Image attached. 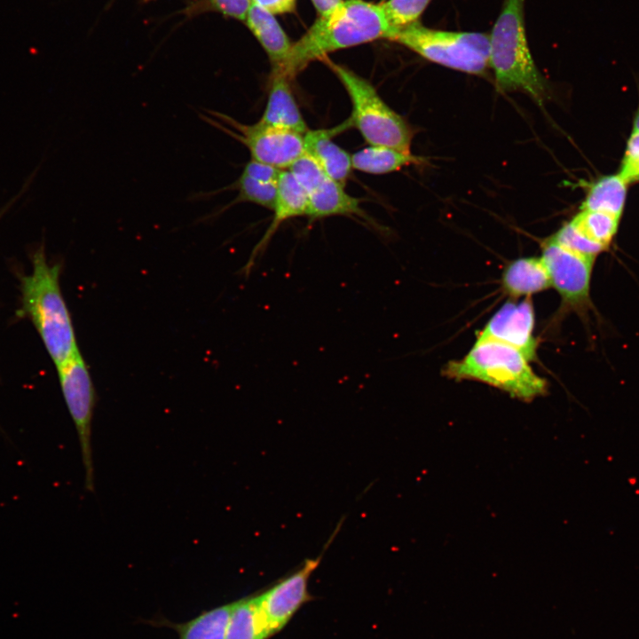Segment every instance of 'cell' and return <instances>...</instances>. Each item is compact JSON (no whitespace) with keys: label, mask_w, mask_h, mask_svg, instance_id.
Returning <instances> with one entry per match:
<instances>
[{"label":"cell","mask_w":639,"mask_h":639,"mask_svg":"<svg viewBox=\"0 0 639 639\" xmlns=\"http://www.w3.org/2000/svg\"><path fill=\"white\" fill-rule=\"evenodd\" d=\"M534 310L531 297L509 301L489 320L477 340H494L518 350L529 361L536 359Z\"/></svg>","instance_id":"cell-11"},{"label":"cell","mask_w":639,"mask_h":639,"mask_svg":"<svg viewBox=\"0 0 639 639\" xmlns=\"http://www.w3.org/2000/svg\"><path fill=\"white\" fill-rule=\"evenodd\" d=\"M350 120L330 129L309 130L304 135L305 153L310 154L324 172L343 186L346 184L351 170V155L336 145L334 136L351 128Z\"/></svg>","instance_id":"cell-13"},{"label":"cell","mask_w":639,"mask_h":639,"mask_svg":"<svg viewBox=\"0 0 639 639\" xmlns=\"http://www.w3.org/2000/svg\"><path fill=\"white\" fill-rule=\"evenodd\" d=\"M232 186L238 191L233 203L250 202L272 210L278 182L265 181L241 173Z\"/></svg>","instance_id":"cell-23"},{"label":"cell","mask_w":639,"mask_h":639,"mask_svg":"<svg viewBox=\"0 0 639 639\" xmlns=\"http://www.w3.org/2000/svg\"><path fill=\"white\" fill-rule=\"evenodd\" d=\"M236 601L203 611L194 619L172 627L178 639H225L227 627Z\"/></svg>","instance_id":"cell-20"},{"label":"cell","mask_w":639,"mask_h":639,"mask_svg":"<svg viewBox=\"0 0 639 639\" xmlns=\"http://www.w3.org/2000/svg\"><path fill=\"white\" fill-rule=\"evenodd\" d=\"M633 130H639V106L634 115Z\"/></svg>","instance_id":"cell-31"},{"label":"cell","mask_w":639,"mask_h":639,"mask_svg":"<svg viewBox=\"0 0 639 639\" xmlns=\"http://www.w3.org/2000/svg\"><path fill=\"white\" fill-rule=\"evenodd\" d=\"M443 374L455 380H475L530 401L544 395L547 382L536 375L517 349L494 340H477L460 360L448 362Z\"/></svg>","instance_id":"cell-3"},{"label":"cell","mask_w":639,"mask_h":639,"mask_svg":"<svg viewBox=\"0 0 639 639\" xmlns=\"http://www.w3.org/2000/svg\"><path fill=\"white\" fill-rule=\"evenodd\" d=\"M320 16H325L337 7L343 0H312Z\"/></svg>","instance_id":"cell-29"},{"label":"cell","mask_w":639,"mask_h":639,"mask_svg":"<svg viewBox=\"0 0 639 639\" xmlns=\"http://www.w3.org/2000/svg\"><path fill=\"white\" fill-rule=\"evenodd\" d=\"M540 257L551 286L560 295L561 312H574L584 322L588 321L589 312H595L590 286L596 258L571 250L552 238L544 243Z\"/></svg>","instance_id":"cell-8"},{"label":"cell","mask_w":639,"mask_h":639,"mask_svg":"<svg viewBox=\"0 0 639 639\" xmlns=\"http://www.w3.org/2000/svg\"><path fill=\"white\" fill-rule=\"evenodd\" d=\"M268 633L255 596L237 600L231 614L225 639H267Z\"/></svg>","instance_id":"cell-21"},{"label":"cell","mask_w":639,"mask_h":639,"mask_svg":"<svg viewBox=\"0 0 639 639\" xmlns=\"http://www.w3.org/2000/svg\"><path fill=\"white\" fill-rule=\"evenodd\" d=\"M351 102L349 120L371 146L411 153L412 130L380 97L374 85L347 67L327 61Z\"/></svg>","instance_id":"cell-5"},{"label":"cell","mask_w":639,"mask_h":639,"mask_svg":"<svg viewBox=\"0 0 639 639\" xmlns=\"http://www.w3.org/2000/svg\"><path fill=\"white\" fill-rule=\"evenodd\" d=\"M430 1L387 0L379 4L394 35L397 30L417 22Z\"/></svg>","instance_id":"cell-24"},{"label":"cell","mask_w":639,"mask_h":639,"mask_svg":"<svg viewBox=\"0 0 639 639\" xmlns=\"http://www.w3.org/2000/svg\"><path fill=\"white\" fill-rule=\"evenodd\" d=\"M627 185L619 173L598 178L589 186L580 209L603 211L621 217Z\"/></svg>","instance_id":"cell-19"},{"label":"cell","mask_w":639,"mask_h":639,"mask_svg":"<svg viewBox=\"0 0 639 639\" xmlns=\"http://www.w3.org/2000/svg\"><path fill=\"white\" fill-rule=\"evenodd\" d=\"M393 35L379 4L365 0L343 1L331 12L320 18L296 43L281 72L292 79L310 62L329 52L368 43Z\"/></svg>","instance_id":"cell-1"},{"label":"cell","mask_w":639,"mask_h":639,"mask_svg":"<svg viewBox=\"0 0 639 639\" xmlns=\"http://www.w3.org/2000/svg\"><path fill=\"white\" fill-rule=\"evenodd\" d=\"M253 3L273 15L293 12L296 6V0H253Z\"/></svg>","instance_id":"cell-28"},{"label":"cell","mask_w":639,"mask_h":639,"mask_svg":"<svg viewBox=\"0 0 639 639\" xmlns=\"http://www.w3.org/2000/svg\"><path fill=\"white\" fill-rule=\"evenodd\" d=\"M422 159L384 146H371L351 154L352 168L369 174H386L410 164H420Z\"/></svg>","instance_id":"cell-18"},{"label":"cell","mask_w":639,"mask_h":639,"mask_svg":"<svg viewBox=\"0 0 639 639\" xmlns=\"http://www.w3.org/2000/svg\"><path fill=\"white\" fill-rule=\"evenodd\" d=\"M392 41L446 67L482 75L489 67V36L426 28L418 22L395 32Z\"/></svg>","instance_id":"cell-6"},{"label":"cell","mask_w":639,"mask_h":639,"mask_svg":"<svg viewBox=\"0 0 639 639\" xmlns=\"http://www.w3.org/2000/svg\"><path fill=\"white\" fill-rule=\"evenodd\" d=\"M22 192H23V191H21V193H19L17 194V196H15L14 198H12L6 205H4V206L1 209V210H0V219H1V217L4 216V214L6 213V211L10 209V207L16 201V200L22 194Z\"/></svg>","instance_id":"cell-30"},{"label":"cell","mask_w":639,"mask_h":639,"mask_svg":"<svg viewBox=\"0 0 639 639\" xmlns=\"http://www.w3.org/2000/svg\"><path fill=\"white\" fill-rule=\"evenodd\" d=\"M620 217L606 212L580 209L570 223L588 241L604 251L615 237Z\"/></svg>","instance_id":"cell-22"},{"label":"cell","mask_w":639,"mask_h":639,"mask_svg":"<svg viewBox=\"0 0 639 639\" xmlns=\"http://www.w3.org/2000/svg\"><path fill=\"white\" fill-rule=\"evenodd\" d=\"M201 118L242 143L251 159L278 169H288L304 152V135L264 125L260 122L242 124L222 113L204 109Z\"/></svg>","instance_id":"cell-7"},{"label":"cell","mask_w":639,"mask_h":639,"mask_svg":"<svg viewBox=\"0 0 639 639\" xmlns=\"http://www.w3.org/2000/svg\"><path fill=\"white\" fill-rule=\"evenodd\" d=\"M343 520L337 525L317 557L307 558L296 571L282 578L259 595L256 602L269 637L281 630L294 614L306 602L312 600L308 591L309 579L320 565L323 554L338 532Z\"/></svg>","instance_id":"cell-10"},{"label":"cell","mask_w":639,"mask_h":639,"mask_svg":"<svg viewBox=\"0 0 639 639\" xmlns=\"http://www.w3.org/2000/svg\"><path fill=\"white\" fill-rule=\"evenodd\" d=\"M308 204L307 192L288 170H283L278 180L272 221L243 268L246 275L249 274L256 259L264 252L279 226L290 218L306 215Z\"/></svg>","instance_id":"cell-12"},{"label":"cell","mask_w":639,"mask_h":639,"mask_svg":"<svg viewBox=\"0 0 639 639\" xmlns=\"http://www.w3.org/2000/svg\"><path fill=\"white\" fill-rule=\"evenodd\" d=\"M525 0H504L489 36V67L503 91H521L537 103L546 97V84L528 47L524 25Z\"/></svg>","instance_id":"cell-4"},{"label":"cell","mask_w":639,"mask_h":639,"mask_svg":"<svg viewBox=\"0 0 639 639\" xmlns=\"http://www.w3.org/2000/svg\"><path fill=\"white\" fill-rule=\"evenodd\" d=\"M639 170V130H633L625 149L619 174L627 184L633 183Z\"/></svg>","instance_id":"cell-26"},{"label":"cell","mask_w":639,"mask_h":639,"mask_svg":"<svg viewBox=\"0 0 639 639\" xmlns=\"http://www.w3.org/2000/svg\"><path fill=\"white\" fill-rule=\"evenodd\" d=\"M32 266L31 273L20 279L21 312L32 321L58 367L80 351L60 289V265L50 264L40 247L32 256Z\"/></svg>","instance_id":"cell-2"},{"label":"cell","mask_w":639,"mask_h":639,"mask_svg":"<svg viewBox=\"0 0 639 639\" xmlns=\"http://www.w3.org/2000/svg\"><path fill=\"white\" fill-rule=\"evenodd\" d=\"M638 181H639V170H637V172L635 173V175L634 177L633 183L638 182Z\"/></svg>","instance_id":"cell-32"},{"label":"cell","mask_w":639,"mask_h":639,"mask_svg":"<svg viewBox=\"0 0 639 639\" xmlns=\"http://www.w3.org/2000/svg\"><path fill=\"white\" fill-rule=\"evenodd\" d=\"M290 81L281 72H272L266 106L258 122L304 135L309 129L294 97Z\"/></svg>","instance_id":"cell-14"},{"label":"cell","mask_w":639,"mask_h":639,"mask_svg":"<svg viewBox=\"0 0 639 639\" xmlns=\"http://www.w3.org/2000/svg\"><path fill=\"white\" fill-rule=\"evenodd\" d=\"M56 367L61 391L79 440L85 488L92 492L95 485L91 446V427L96 404L94 385L80 351Z\"/></svg>","instance_id":"cell-9"},{"label":"cell","mask_w":639,"mask_h":639,"mask_svg":"<svg viewBox=\"0 0 639 639\" xmlns=\"http://www.w3.org/2000/svg\"><path fill=\"white\" fill-rule=\"evenodd\" d=\"M216 9L222 13L246 21L253 0H210Z\"/></svg>","instance_id":"cell-27"},{"label":"cell","mask_w":639,"mask_h":639,"mask_svg":"<svg viewBox=\"0 0 639 639\" xmlns=\"http://www.w3.org/2000/svg\"><path fill=\"white\" fill-rule=\"evenodd\" d=\"M503 290L510 297H530L551 286L548 269L541 257H522L510 262L501 278Z\"/></svg>","instance_id":"cell-16"},{"label":"cell","mask_w":639,"mask_h":639,"mask_svg":"<svg viewBox=\"0 0 639 639\" xmlns=\"http://www.w3.org/2000/svg\"><path fill=\"white\" fill-rule=\"evenodd\" d=\"M560 245L580 254L596 258L604 250L585 238L570 222L552 237Z\"/></svg>","instance_id":"cell-25"},{"label":"cell","mask_w":639,"mask_h":639,"mask_svg":"<svg viewBox=\"0 0 639 639\" xmlns=\"http://www.w3.org/2000/svg\"><path fill=\"white\" fill-rule=\"evenodd\" d=\"M343 187L326 175L308 192L306 216L310 222L331 216L365 217L359 200L347 193Z\"/></svg>","instance_id":"cell-15"},{"label":"cell","mask_w":639,"mask_h":639,"mask_svg":"<svg viewBox=\"0 0 639 639\" xmlns=\"http://www.w3.org/2000/svg\"><path fill=\"white\" fill-rule=\"evenodd\" d=\"M246 21L267 53L272 72L280 70L288 58L292 43L274 15L253 3Z\"/></svg>","instance_id":"cell-17"}]
</instances>
